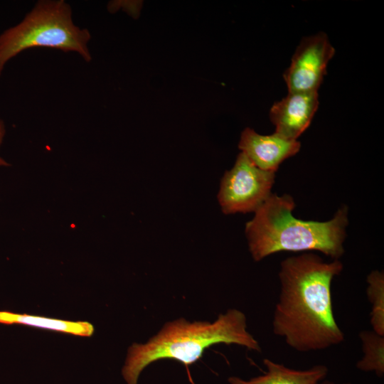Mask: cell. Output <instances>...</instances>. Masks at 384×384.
<instances>
[{
  "instance_id": "obj_12",
  "label": "cell",
  "mask_w": 384,
  "mask_h": 384,
  "mask_svg": "<svg viewBox=\"0 0 384 384\" xmlns=\"http://www.w3.org/2000/svg\"><path fill=\"white\" fill-rule=\"evenodd\" d=\"M366 295L371 304L370 324L375 333L384 336V274L372 271L367 277Z\"/></svg>"
},
{
  "instance_id": "obj_4",
  "label": "cell",
  "mask_w": 384,
  "mask_h": 384,
  "mask_svg": "<svg viewBox=\"0 0 384 384\" xmlns=\"http://www.w3.org/2000/svg\"><path fill=\"white\" fill-rule=\"evenodd\" d=\"M90 38L87 29L74 23L72 8L65 1H38L18 24L0 35V76L11 58L34 48L77 53L90 62Z\"/></svg>"
},
{
  "instance_id": "obj_8",
  "label": "cell",
  "mask_w": 384,
  "mask_h": 384,
  "mask_svg": "<svg viewBox=\"0 0 384 384\" xmlns=\"http://www.w3.org/2000/svg\"><path fill=\"white\" fill-rule=\"evenodd\" d=\"M300 142L287 139L274 133L262 135L251 128L241 134L238 148L259 169L274 172L287 159L295 155L300 149Z\"/></svg>"
},
{
  "instance_id": "obj_9",
  "label": "cell",
  "mask_w": 384,
  "mask_h": 384,
  "mask_svg": "<svg viewBox=\"0 0 384 384\" xmlns=\"http://www.w3.org/2000/svg\"><path fill=\"white\" fill-rule=\"evenodd\" d=\"M263 363L266 372L262 375L249 380L238 376L229 377L230 384H318L324 380L329 369L322 364L315 365L304 370L288 368L269 358H265Z\"/></svg>"
},
{
  "instance_id": "obj_7",
  "label": "cell",
  "mask_w": 384,
  "mask_h": 384,
  "mask_svg": "<svg viewBox=\"0 0 384 384\" xmlns=\"http://www.w3.org/2000/svg\"><path fill=\"white\" fill-rule=\"evenodd\" d=\"M319 104L318 92H289L275 102L270 110L275 133L287 139L297 140L309 126Z\"/></svg>"
},
{
  "instance_id": "obj_13",
  "label": "cell",
  "mask_w": 384,
  "mask_h": 384,
  "mask_svg": "<svg viewBox=\"0 0 384 384\" xmlns=\"http://www.w3.org/2000/svg\"><path fill=\"white\" fill-rule=\"evenodd\" d=\"M6 134V127L4 121L0 118V146L1 145ZM9 164L0 156V166H7Z\"/></svg>"
},
{
  "instance_id": "obj_14",
  "label": "cell",
  "mask_w": 384,
  "mask_h": 384,
  "mask_svg": "<svg viewBox=\"0 0 384 384\" xmlns=\"http://www.w3.org/2000/svg\"><path fill=\"white\" fill-rule=\"evenodd\" d=\"M318 384H352V383H334L333 381H330V380L324 379V380H321V382H319Z\"/></svg>"
},
{
  "instance_id": "obj_6",
  "label": "cell",
  "mask_w": 384,
  "mask_h": 384,
  "mask_svg": "<svg viewBox=\"0 0 384 384\" xmlns=\"http://www.w3.org/2000/svg\"><path fill=\"white\" fill-rule=\"evenodd\" d=\"M334 54L335 48L325 33L303 38L284 73L289 92H318Z\"/></svg>"
},
{
  "instance_id": "obj_5",
  "label": "cell",
  "mask_w": 384,
  "mask_h": 384,
  "mask_svg": "<svg viewBox=\"0 0 384 384\" xmlns=\"http://www.w3.org/2000/svg\"><path fill=\"white\" fill-rule=\"evenodd\" d=\"M274 172L257 167L240 152L220 182L218 199L225 214L255 212L270 197Z\"/></svg>"
},
{
  "instance_id": "obj_3",
  "label": "cell",
  "mask_w": 384,
  "mask_h": 384,
  "mask_svg": "<svg viewBox=\"0 0 384 384\" xmlns=\"http://www.w3.org/2000/svg\"><path fill=\"white\" fill-rule=\"evenodd\" d=\"M292 196L271 194L245 225L249 250L256 262L282 251H319L333 260L344 253L348 208H339L326 222L306 221L292 215Z\"/></svg>"
},
{
  "instance_id": "obj_1",
  "label": "cell",
  "mask_w": 384,
  "mask_h": 384,
  "mask_svg": "<svg viewBox=\"0 0 384 384\" xmlns=\"http://www.w3.org/2000/svg\"><path fill=\"white\" fill-rule=\"evenodd\" d=\"M339 260L313 253L287 257L280 265V292L272 329L291 348L308 353L341 343L344 333L333 310L331 284L341 272Z\"/></svg>"
},
{
  "instance_id": "obj_11",
  "label": "cell",
  "mask_w": 384,
  "mask_h": 384,
  "mask_svg": "<svg viewBox=\"0 0 384 384\" xmlns=\"http://www.w3.org/2000/svg\"><path fill=\"white\" fill-rule=\"evenodd\" d=\"M358 336L361 341L363 356L356 363L358 370L371 372L380 378L384 375V336L373 330H363Z\"/></svg>"
},
{
  "instance_id": "obj_2",
  "label": "cell",
  "mask_w": 384,
  "mask_h": 384,
  "mask_svg": "<svg viewBox=\"0 0 384 384\" xmlns=\"http://www.w3.org/2000/svg\"><path fill=\"white\" fill-rule=\"evenodd\" d=\"M236 344L261 352L258 341L247 329L243 312L230 309L213 322H190L179 318L166 323L146 343H134L128 350L122 370L127 384H137L142 370L161 359H173L188 366L214 344Z\"/></svg>"
},
{
  "instance_id": "obj_10",
  "label": "cell",
  "mask_w": 384,
  "mask_h": 384,
  "mask_svg": "<svg viewBox=\"0 0 384 384\" xmlns=\"http://www.w3.org/2000/svg\"><path fill=\"white\" fill-rule=\"evenodd\" d=\"M0 323L27 325L81 336H90L94 331L93 326L86 321H70L5 311H0Z\"/></svg>"
}]
</instances>
